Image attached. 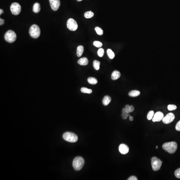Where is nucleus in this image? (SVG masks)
I'll use <instances>...</instances> for the list:
<instances>
[{
	"mask_svg": "<svg viewBox=\"0 0 180 180\" xmlns=\"http://www.w3.org/2000/svg\"><path fill=\"white\" fill-rule=\"evenodd\" d=\"M164 150L168 152L169 153H175L177 148V144L175 142H171L164 143L162 146Z\"/></svg>",
	"mask_w": 180,
	"mask_h": 180,
	"instance_id": "1",
	"label": "nucleus"
},
{
	"mask_svg": "<svg viewBox=\"0 0 180 180\" xmlns=\"http://www.w3.org/2000/svg\"><path fill=\"white\" fill-rule=\"evenodd\" d=\"M84 164V160L81 157H76L73 161V167L75 170L79 171L82 169Z\"/></svg>",
	"mask_w": 180,
	"mask_h": 180,
	"instance_id": "2",
	"label": "nucleus"
},
{
	"mask_svg": "<svg viewBox=\"0 0 180 180\" xmlns=\"http://www.w3.org/2000/svg\"><path fill=\"white\" fill-rule=\"evenodd\" d=\"M29 34L32 38H38L40 34V30L39 27L36 24L32 25L29 29Z\"/></svg>",
	"mask_w": 180,
	"mask_h": 180,
	"instance_id": "3",
	"label": "nucleus"
},
{
	"mask_svg": "<svg viewBox=\"0 0 180 180\" xmlns=\"http://www.w3.org/2000/svg\"><path fill=\"white\" fill-rule=\"evenodd\" d=\"M62 137L65 141L68 142H75L78 140L77 136L74 133L71 132L65 133Z\"/></svg>",
	"mask_w": 180,
	"mask_h": 180,
	"instance_id": "4",
	"label": "nucleus"
},
{
	"mask_svg": "<svg viewBox=\"0 0 180 180\" xmlns=\"http://www.w3.org/2000/svg\"><path fill=\"white\" fill-rule=\"evenodd\" d=\"M17 36L14 31L11 30H8L5 33L4 38L5 40L10 43H13L16 39Z\"/></svg>",
	"mask_w": 180,
	"mask_h": 180,
	"instance_id": "5",
	"label": "nucleus"
},
{
	"mask_svg": "<svg viewBox=\"0 0 180 180\" xmlns=\"http://www.w3.org/2000/svg\"><path fill=\"white\" fill-rule=\"evenodd\" d=\"M163 161L156 157H153L152 159V165L153 170L157 171L160 169Z\"/></svg>",
	"mask_w": 180,
	"mask_h": 180,
	"instance_id": "6",
	"label": "nucleus"
},
{
	"mask_svg": "<svg viewBox=\"0 0 180 180\" xmlns=\"http://www.w3.org/2000/svg\"><path fill=\"white\" fill-rule=\"evenodd\" d=\"M10 9L11 13L13 15L17 16L21 12V5H19V3L17 2H14L11 4Z\"/></svg>",
	"mask_w": 180,
	"mask_h": 180,
	"instance_id": "7",
	"label": "nucleus"
},
{
	"mask_svg": "<svg viewBox=\"0 0 180 180\" xmlns=\"http://www.w3.org/2000/svg\"><path fill=\"white\" fill-rule=\"evenodd\" d=\"M67 26L69 30L75 31L77 29L78 25L76 21L72 18L68 19L67 22Z\"/></svg>",
	"mask_w": 180,
	"mask_h": 180,
	"instance_id": "8",
	"label": "nucleus"
},
{
	"mask_svg": "<svg viewBox=\"0 0 180 180\" xmlns=\"http://www.w3.org/2000/svg\"><path fill=\"white\" fill-rule=\"evenodd\" d=\"M175 116L173 113H169L166 115L162 120L163 123L165 124H169L175 120Z\"/></svg>",
	"mask_w": 180,
	"mask_h": 180,
	"instance_id": "9",
	"label": "nucleus"
},
{
	"mask_svg": "<svg viewBox=\"0 0 180 180\" xmlns=\"http://www.w3.org/2000/svg\"><path fill=\"white\" fill-rule=\"evenodd\" d=\"M51 7L53 11H57L60 5V0H49Z\"/></svg>",
	"mask_w": 180,
	"mask_h": 180,
	"instance_id": "10",
	"label": "nucleus"
},
{
	"mask_svg": "<svg viewBox=\"0 0 180 180\" xmlns=\"http://www.w3.org/2000/svg\"><path fill=\"white\" fill-rule=\"evenodd\" d=\"M164 117V114L161 111H158L154 114L152 120L153 122H159L162 120Z\"/></svg>",
	"mask_w": 180,
	"mask_h": 180,
	"instance_id": "11",
	"label": "nucleus"
},
{
	"mask_svg": "<svg viewBox=\"0 0 180 180\" xmlns=\"http://www.w3.org/2000/svg\"><path fill=\"white\" fill-rule=\"evenodd\" d=\"M119 150L122 154H125L129 152V148L128 146L126 144H121L119 146Z\"/></svg>",
	"mask_w": 180,
	"mask_h": 180,
	"instance_id": "12",
	"label": "nucleus"
},
{
	"mask_svg": "<svg viewBox=\"0 0 180 180\" xmlns=\"http://www.w3.org/2000/svg\"><path fill=\"white\" fill-rule=\"evenodd\" d=\"M77 63L81 65L86 66L88 64V60L86 57H82L78 60Z\"/></svg>",
	"mask_w": 180,
	"mask_h": 180,
	"instance_id": "13",
	"label": "nucleus"
},
{
	"mask_svg": "<svg viewBox=\"0 0 180 180\" xmlns=\"http://www.w3.org/2000/svg\"><path fill=\"white\" fill-rule=\"evenodd\" d=\"M120 76V73L117 71H114L111 74V78L112 80H116Z\"/></svg>",
	"mask_w": 180,
	"mask_h": 180,
	"instance_id": "14",
	"label": "nucleus"
},
{
	"mask_svg": "<svg viewBox=\"0 0 180 180\" xmlns=\"http://www.w3.org/2000/svg\"><path fill=\"white\" fill-rule=\"evenodd\" d=\"M84 47L82 45H79L78 46L77 49V55L78 57H80L82 55L83 51H84Z\"/></svg>",
	"mask_w": 180,
	"mask_h": 180,
	"instance_id": "15",
	"label": "nucleus"
},
{
	"mask_svg": "<svg viewBox=\"0 0 180 180\" xmlns=\"http://www.w3.org/2000/svg\"><path fill=\"white\" fill-rule=\"evenodd\" d=\"M111 98L109 96L106 95L104 96L103 100V104L104 106H107L111 101Z\"/></svg>",
	"mask_w": 180,
	"mask_h": 180,
	"instance_id": "16",
	"label": "nucleus"
},
{
	"mask_svg": "<svg viewBox=\"0 0 180 180\" xmlns=\"http://www.w3.org/2000/svg\"><path fill=\"white\" fill-rule=\"evenodd\" d=\"M40 10V6L39 3L36 2L34 3L33 7V11L35 13H38Z\"/></svg>",
	"mask_w": 180,
	"mask_h": 180,
	"instance_id": "17",
	"label": "nucleus"
},
{
	"mask_svg": "<svg viewBox=\"0 0 180 180\" xmlns=\"http://www.w3.org/2000/svg\"><path fill=\"white\" fill-rule=\"evenodd\" d=\"M141 93L138 90H133L131 91L128 93V95L132 97H136L140 95Z\"/></svg>",
	"mask_w": 180,
	"mask_h": 180,
	"instance_id": "18",
	"label": "nucleus"
},
{
	"mask_svg": "<svg viewBox=\"0 0 180 180\" xmlns=\"http://www.w3.org/2000/svg\"><path fill=\"white\" fill-rule=\"evenodd\" d=\"M87 81L89 83H90V84H93V85L96 84L98 82V81L96 78H95L92 77L88 78L87 79Z\"/></svg>",
	"mask_w": 180,
	"mask_h": 180,
	"instance_id": "19",
	"label": "nucleus"
},
{
	"mask_svg": "<svg viewBox=\"0 0 180 180\" xmlns=\"http://www.w3.org/2000/svg\"><path fill=\"white\" fill-rule=\"evenodd\" d=\"M107 53L108 56L110 59H113L115 57V54L111 49H107Z\"/></svg>",
	"mask_w": 180,
	"mask_h": 180,
	"instance_id": "20",
	"label": "nucleus"
},
{
	"mask_svg": "<svg viewBox=\"0 0 180 180\" xmlns=\"http://www.w3.org/2000/svg\"><path fill=\"white\" fill-rule=\"evenodd\" d=\"M100 63V62L96 60L94 61L93 66L95 70L98 71V70H99Z\"/></svg>",
	"mask_w": 180,
	"mask_h": 180,
	"instance_id": "21",
	"label": "nucleus"
},
{
	"mask_svg": "<svg viewBox=\"0 0 180 180\" xmlns=\"http://www.w3.org/2000/svg\"><path fill=\"white\" fill-rule=\"evenodd\" d=\"M94 14L93 12L90 11H89L86 12L84 13V16L87 18H90L93 16Z\"/></svg>",
	"mask_w": 180,
	"mask_h": 180,
	"instance_id": "22",
	"label": "nucleus"
},
{
	"mask_svg": "<svg viewBox=\"0 0 180 180\" xmlns=\"http://www.w3.org/2000/svg\"><path fill=\"white\" fill-rule=\"evenodd\" d=\"M81 91L83 93L91 94L92 93V90L90 89H88L85 87H83L81 89Z\"/></svg>",
	"mask_w": 180,
	"mask_h": 180,
	"instance_id": "23",
	"label": "nucleus"
},
{
	"mask_svg": "<svg viewBox=\"0 0 180 180\" xmlns=\"http://www.w3.org/2000/svg\"><path fill=\"white\" fill-rule=\"evenodd\" d=\"M154 115V112L153 111H150L148 112L147 115V119L149 120H152Z\"/></svg>",
	"mask_w": 180,
	"mask_h": 180,
	"instance_id": "24",
	"label": "nucleus"
},
{
	"mask_svg": "<svg viewBox=\"0 0 180 180\" xmlns=\"http://www.w3.org/2000/svg\"><path fill=\"white\" fill-rule=\"evenodd\" d=\"M95 31L98 35H102L104 33V32L102 29L98 27H96L95 28Z\"/></svg>",
	"mask_w": 180,
	"mask_h": 180,
	"instance_id": "25",
	"label": "nucleus"
},
{
	"mask_svg": "<svg viewBox=\"0 0 180 180\" xmlns=\"http://www.w3.org/2000/svg\"><path fill=\"white\" fill-rule=\"evenodd\" d=\"M168 109L169 111L175 110L177 109V106L174 104H169L168 105Z\"/></svg>",
	"mask_w": 180,
	"mask_h": 180,
	"instance_id": "26",
	"label": "nucleus"
},
{
	"mask_svg": "<svg viewBox=\"0 0 180 180\" xmlns=\"http://www.w3.org/2000/svg\"><path fill=\"white\" fill-rule=\"evenodd\" d=\"M104 50L102 48H100L99 49L98 51V55L100 57H103L104 54Z\"/></svg>",
	"mask_w": 180,
	"mask_h": 180,
	"instance_id": "27",
	"label": "nucleus"
},
{
	"mask_svg": "<svg viewBox=\"0 0 180 180\" xmlns=\"http://www.w3.org/2000/svg\"><path fill=\"white\" fill-rule=\"evenodd\" d=\"M93 45L97 48H101L103 46V44L99 41H95L93 42Z\"/></svg>",
	"mask_w": 180,
	"mask_h": 180,
	"instance_id": "28",
	"label": "nucleus"
},
{
	"mask_svg": "<svg viewBox=\"0 0 180 180\" xmlns=\"http://www.w3.org/2000/svg\"><path fill=\"white\" fill-rule=\"evenodd\" d=\"M175 177L178 179H180V168L177 169L175 173Z\"/></svg>",
	"mask_w": 180,
	"mask_h": 180,
	"instance_id": "29",
	"label": "nucleus"
},
{
	"mask_svg": "<svg viewBox=\"0 0 180 180\" xmlns=\"http://www.w3.org/2000/svg\"><path fill=\"white\" fill-rule=\"evenodd\" d=\"M128 116H129V114L126 113H122L121 115L122 118L123 120H126L127 119Z\"/></svg>",
	"mask_w": 180,
	"mask_h": 180,
	"instance_id": "30",
	"label": "nucleus"
},
{
	"mask_svg": "<svg viewBox=\"0 0 180 180\" xmlns=\"http://www.w3.org/2000/svg\"><path fill=\"white\" fill-rule=\"evenodd\" d=\"M175 129L178 131H180V120L176 125Z\"/></svg>",
	"mask_w": 180,
	"mask_h": 180,
	"instance_id": "31",
	"label": "nucleus"
},
{
	"mask_svg": "<svg viewBox=\"0 0 180 180\" xmlns=\"http://www.w3.org/2000/svg\"><path fill=\"white\" fill-rule=\"evenodd\" d=\"M125 108L127 112H128V113H130V109H131V106H130L129 105H126L125 106Z\"/></svg>",
	"mask_w": 180,
	"mask_h": 180,
	"instance_id": "32",
	"label": "nucleus"
},
{
	"mask_svg": "<svg viewBox=\"0 0 180 180\" xmlns=\"http://www.w3.org/2000/svg\"><path fill=\"white\" fill-rule=\"evenodd\" d=\"M128 180H137V178L136 177V176H132L129 177L128 179Z\"/></svg>",
	"mask_w": 180,
	"mask_h": 180,
	"instance_id": "33",
	"label": "nucleus"
},
{
	"mask_svg": "<svg viewBox=\"0 0 180 180\" xmlns=\"http://www.w3.org/2000/svg\"><path fill=\"white\" fill-rule=\"evenodd\" d=\"M5 23V21L4 19L0 18V25H2Z\"/></svg>",
	"mask_w": 180,
	"mask_h": 180,
	"instance_id": "34",
	"label": "nucleus"
},
{
	"mask_svg": "<svg viewBox=\"0 0 180 180\" xmlns=\"http://www.w3.org/2000/svg\"><path fill=\"white\" fill-rule=\"evenodd\" d=\"M134 108L133 105H131V109H130V113L133 112L134 110Z\"/></svg>",
	"mask_w": 180,
	"mask_h": 180,
	"instance_id": "35",
	"label": "nucleus"
},
{
	"mask_svg": "<svg viewBox=\"0 0 180 180\" xmlns=\"http://www.w3.org/2000/svg\"><path fill=\"white\" fill-rule=\"evenodd\" d=\"M129 118H130V120L131 121H132L133 120V117L132 116H131L130 115H129Z\"/></svg>",
	"mask_w": 180,
	"mask_h": 180,
	"instance_id": "36",
	"label": "nucleus"
},
{
	"mask_svg": "<svg viewBox=\"0 0 180 180\" xmlns=\"http://www.w3.org/2000/svg\"><path fill=\"white\" fill-rule=\"evenodd\" d=\"M3 13V10L2 9H0V15H1Z\"/></svg>",
	"mask_w": 180,
	"mask_h": 180,
	"instance_id": "37",
	"label": "nucleus"
},
{
	"mask_svg": "<svg viewBox=\"0 0 180 180\" xmlns=\"http://www.w3.org/2000/svg\"><path fill=\"white\" fill-rule=\"evenodd\" d=\"M76 0L78 1H82V0Z\"/></svg>",
	"mask_w": 180,
	"mask_h": 180,
	"instance_id": "38",
	"label": "nucleus"
},
{
	"mask_svg": "<svg viewBox=\"0 0 180 180\" xmlns=\"http://www.w3.org/2000/svg\"><path fill=\"white\" fill-rule=\"evenodd\" d=\"M158 146H156V149H158Z\"/></svg>",
	"mask_w": 180,
	"mask_h": 180,
	"instance_id": "39",
	"label": "nucleus"
}]
</instances>
